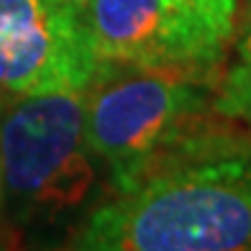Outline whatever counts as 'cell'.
I'll use <instances>...</instances> for the list:
<instances>
[{
	"label": "cell",
	"mask_w": 251,
	"mask_h": 251,
	"mask_svg": "<svg viewBox=\"0 0 251 251\" xmlns=\"http://www.w3.org/2000/svg\"><path fill=\"white\" fill-rule=\"evenodd\" d=\"M213 118L164 151L72 236L90 251L251 249V141Z\"/></svg>",
	"instance_id": "cell-1"
},
{
	"label": "cell",
	"mask_w": 251,
	"mask_h": 251,
	"mask_svg": "<svg viewBox=\"0 0 251 251\" xmlns=\"http://www.w3.org/2000/svg\"><path fill=\"white\" fill-rule=\"evenodd\" d=\"M85 136V93H5L0 169L5 213L56 221L82 205L98 179Z\"/></svg>",
	"instance_id": "cell-2"
},
{
	"label": "cell",
	"mask_w": 251,
	"mask_h": 251,
	"mask_svg": "<svg viewBox=\"0 0 251 251\" xmlns=\"http://www.w3.org/2000/svg\"><path fill=\"white\" fill-rule=\"evenodd\" d=\"M208 79L179 70H102L85 90V136L113 187L210 118Z\"/></svg>",
	"instance_id": "cell-3"
},
{
	"label": "cell",
	"mask_w": 251,
	"mask_h": 251,
	"mask_svg": "<svg viewBox=\"0 0 251 251\" xmlns=\"http://www.w3.org/2000/svg\"><path fill=\"white\" fill-rule=\"evenodd\" d=\"M102 72L70 0H0V87L85 93Z\"/></svg>",
	"instance_id": "cell-4"
},
{
	"label": "cell",
	"mask_w": 251,
	"mask_h": 251,
	"mask_svg": "<svg viewBox=\"0 0 251 251\" xmlns=\"http://www.w3.org/2000/svg\"><path fill=\"white\" fill-rule=\"evenodd\" d=\"M79 18L102 70H179L202 79L218 72L172 0H87Z\"/></svg>",
	"instance_id": "cell-5"
},
{
	"label": "cell",
	"mask_w": 251,
	"mask_h": 251,
	"mask_svg": "<svg viewBox=\"0 0 251 251\" xmlns=\"http://www.w3.org/2000/svg\"><path fill=\"white\" fill-rule=\"evenodd\" d=\"M172 3L195 33L205 56L221 67L236 33L238 0H172Z\"/></svg>",
	"instance_id": "cell-6"
},
{
	"label": "cell",
	"mask_w": 251,
	"mask_h": 251,
	"mask_svg": "<svg viewBox=\"0 0 251 251\" xmlns=\"http://www.w3.org/2000/svg\"><path fill=\"white\" fill-rule=\"evenodd\" d=\"M213 108L223 118L251 131V33L238 36L236 59L215 85Z\"/></svg>",
	"instance_id": "cell-7"
},
{
	"label": "cell",
	"mask_w": 251,
	"mask_h": 251,
	"mask_svg": "<svg viewBox=\"0 0 251 251\" xmlns=\"http://www.w3.org/2000/svg\"><path fill=\"white\" fill-rule=\"evenodd\" d=\"M251 33V0H238L236 8V33L233 36H244Z\"/></svg>",
	"instance_id": "cell-8"
},
{
	"label": "cell",
	"mask_w": 251,
	"mask_h": 251,
	"mask_svg": "<svg viewBox=\"0 0 251 251\" xmlns=\"http://www.w3.org/2000/svg\"><path fill=\"white\" fill-rule=\"evenodd\" d=\"M8 90L0 87V108H3V100H5ZM5 218V192H3V169H0V221Z\"/></svg>",
	"instance_id": "cell-9"
},
{
	"label": "cell",
	"mask_w": 251,
	"mask_h": 251,
	"mask_svg": "<svg viewBox=\"0 0 251 251\" xmlns=\"http://www.w3.org/2000/svg\"><path fill=\"white\" fill-rule=\"evenodd\" d=\"M70 3H72V5H75V8H82V5H85V3H87V0H70Z\"/></svg>",
	"instance_id": "cell-10"
}]
</instances>
